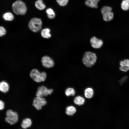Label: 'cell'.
<instances>
[{
	"instance_id": "6da1fadb",
	"label": "cell",
	"mask_w": 129,
	"mask_h": 129,
	"mask_svg": "<svg viewBox=\"0 0 129 129\" xmlns=\"http://www.w3.org/2000/svg\"><path fill=\"white\" fill-rule=\"evenodd\" d=\"M29 76L34 81L39 83L45 81L47 78V74L45 71L40 72L38 69L34 68L30 71Z\"/></svg>"
},
{
	"instance_id": "d4e9b609",
	"label": "cell",
	"mask_w": 129,
	"mask_h": 129,
	"mask_svg": "<svg viewBox=\"0 0 129 129\" xmlns=\"http://www.w3.org/2000/svg\"><path fill=\"white\" fill-rule=\"evenodd\" d=\"M120 66H129V59H125L123 61H121L120 62Z\"/></svg>"
},
{
	"instance_id": "4316f807",
	"label": "cell",
	"mask_w": 129,
	"mask_h": 129,
	"mask_svg": "<svg viewBox=\"0 0 129 129\" xmlns=\"http://www.w3.org/2000/svg\"><path fill=\"white\" fill-rule=\"evenodd\" d=\"M6 33L5 29L3 26H0V37H1L5 35Z\"/></svg>"
},
{
	"instance_id": "30bf717a",
	"label": "cell",
	"mask_w": 129,
	"mask_h": 129,
	"mask_svg": "<svg viewBox=\"0 0 129 129\" xmlns=\"http://www.w3.org/2000/svg\"><path fill=\"white\" fill-rule=\"evenodd\" d=\"M10 85L8 83L5 81L0 82V91L3 93H6L9 91Z\"/></svg>"
},
{
	"instance_id": "44dd1931",
	"label": "cell",
	"mask_w": 129,
	"mask_h": 129,
	"mask_svg": "<svg viewBox=\"0 0 129 129\" xmlns=\"http://www.w3.org/2000/svg\"><path fill=\"white\" fill-rule=\"evenodd\" d=\"M48 17L49 19H52L55 16V14L53 10L51 8H48L46 11Z\"/></svg>"
},
{
	"instance_id": "9a60e30c",
	"label": "cell",
	"mask_w": 129,
	"mask_h": 129,
	"mask_svg": "<svg viewBox=\"0 0 129 129\" xmlns=\"http://www.w3.org/2000/svg\"><path fill=\"white\" fill-rule=\"evenodd\" d=\"M2 17L3 19L6 21H11L14 19V16L13 14L9 12L5 13L3 15Z\"/></svg>"
},
{
	"instance_id": "7c38bea8",
	"label": "cell",
	"mask_w": 129,
	"mask_h": 129,
	"mask_svg": "<svg viewBox=\"0 0 129 129\" xmlns=\"http://www.w3.org/2000/svg\"><path fill=\"white\" fill-rule=\"evenodd\" d=\"M100 0H86L85 4L87 6L93 8L98 7V4Z\"/></svg>"
},
{
	"instance_id": "484cf974",
	"label": "cell",
	"mask_w": 129,
	"mask_h": 129,
	"mask_svg": "<svg viewBox=\"0 0 129 129\" xmlns=\"http://www.w3.org/2000/svg\"><path fill=\"white\" fill-rule=\"evenodd\" d=\"M128 78V76H126L121 78L118 81L120 85H122L123 84L127 81Z\"/></svg>"
},
{
	"instance_id": "9c48e42d",
	"label": "cell",
	"mask_w": 129,
	"mask_h": 129,
	"mask_svg": "<svg viewBox=\"0 0 129 129\" xmlns=\"http://www.w3.org/2000/svg\"><path fill=\"white\" fill-rule=\"evenodd\" d=\"M90 42L92 47L96 49L100 48L103 44V41L102 40L97 38L95 36L91 38Z\"/></svg>"
},
{
	"instance_id": "ac0fdd59",
	"label": "cell",
	"mask_w": 129,
	"mask_h": 129,
	"mask_svg": "<svg viewBox=\"0 0 129 129\" xmlns=\"http://www.w3.org/2000/svg\"><path fill=\"white\" fill-rule=\"evenodd\" d=\"M76 111V109L74 107L69 106L66 108V113L68 115H72L75 113Z\"/></svg>"
},
{
	"instance_id": "cb8c5ba5",
	"label": "cell",
	"mask_w": 129,
	"mask_h": 129,
	"mask_svg": "<svg viewBox=\"0 0 129 129\" xmlns=\"http://www.w3.org/2000/svg\"><path fill=\"white\" fill-rule=\"evenodd\" d=\"M69 0H56V1L58 4L61 6H66Z\"/></svg>"
},
{
	"instance_id": "f1b7e54d",
	"label": "cell",
	"mask_w": 129,
	"mask_h": 129,
	"mask_svg": "<svg viewBox=\"0 0 129 129\" xmlns=\"http://www.w3.org/2000/svg\"><path fill=\"white\" fill-rule=\"evenodd\" d=\"M5 107V104L4 102L0 99V111L4 110Z\"/></svg>"
},
{
	"instance_id": "3957f363",
	"label": "cell",
	"mask_w": 129,
	"mask_h": 129,
	"mask_svg": "<svg viewBox=\"0 0 129 129\" xmlns=\"http://www.w3.org/2000/svg\"><path fill=\"white\" fill-rule=\"evenodd\" d=\"M5 114V122L8 124L13 125L18 122L19 115L17 112L9 109L6 111Z\"/></svg>"
},
{
	"instance_id": "ffe728a7",
	"label": "cell",
	"mask_w": 129,
	"mask_h": 129,
	"mask_svg": "<svg viewBox=\"0 0 129 129\" xmlns=\"http://www.w3.org/2000/svg\"><path fill=\"white\" fill-rule=\"evenodd\" d=\"M122 9L124 11H127L129 9V0H123L121 3Z\"/></svg>"
},
{
	"instance_id": "ba28073f",
	"label": "cell",
	"mask_w": 129,
	"mask_h": 129,
	"mask_svg": "<svg viewBox=\"0 0 129 129\" xmlns=\"http://www.w3.org/2000/svg\"><path fill=\"white\" fill-rule=\"evenodd\" d=\"M41 62L42 65L44 67L49 68L53 67L55 64L53 59L47 55L43 56L41 59Z\"/></svg>"
},
{
	"instance_id": "603a6c76",
	"label": "cell",
	"mask_w": 129,
	"mask_h": 129,
	"mask_svg": "<svg viewBox=\"0 0 129 129\" xmlns=\"http://www.w3.org/2000/svg\"><path fill=\"white\" fill-rule=\"evenodd\" d=\"M112 8L110 7L105 6L102 8L101 10V12L102 14L108 12L112 11Z\"/></svg>"
},
{
	"instance_id": "4fadbf2b",
	"label": "cell",
	"mask_w": 129,
	"mask_h": 129,
	"mask_svg": "<svg viewBox=\"0 0 129 129\" xmlns=\"http://www.w3.org/2000/svg\"><path fill=\"white\" fill-rule=\"evenodd\" d=\"M50 29L48 28H44L41 31V34L42 36L45 38H49L51 37V34L50 33Z\"/></svg>"
},
{
	"instance_id": "8992f818",
	"label": "cell",
	"mask_w": 129,
	"mask_h": 129,
	"mask_svg": "<svg viewBox=\"0 0 129 129\" xmlns=\"http://www.w3.org/2000/svg\"><path fill=\"white\" fill-rule=\"evenodd\" d=\"M54 91L53 89L51 88H48L43 85L39 86L36 93V96L44 97L49 95H51Z\"/></svg>"
},
{
	"instance_id": "83f0119b",
	"label": "cell",
	"mask_w": 129,
	"mask_h": 129,
	"mask_svg": "<svg viewBox=\"0 0 129 129\" xmlns=\"http://www.w3.org/2000/svg\"><path fill=\"white\" fill-rule=\"evenodd\" d=\"M119 68L120 70L122 71L127 72L129 70V66H120Z\"/></svg>"
},
{
	"instance_id": "8fae6325",
	"label": "cell",
	"mask_w": 129,
	"mask_h": 129,
	"mask_svg": "<svg viewBox=\"0 0 129 129\" xmlns=\"http://www.w3.org/2000/svg\"><path fill=\"white\" fill-rule=\"evenodd\" d=\"M32 121L31 119L29 118H26L23 119L21 123V127L24 129H26L31 127Z\"/></svg>"
},
{
	"instance_id": "5bb4252c",
	"label": "cell",
	"mask_w": 129,
	"mask_h": 129,
	"mask_svg": "<svg viewBox=\"0 0 129 129\" xmlns=\"http://www.w3.org/2000/svg\"><path fill=\"white\" fill-rule=\"evenodd\" d=\"M102 15L103 20L107 22L111 21L113 19L114 17L113 13L112 11L106 13Z\"/></svg>"
},
{
	"instance_id": "d6986e66",
	"label": "cell",
	"mask_w": 129,
	"mask_h": 129,
	"mask_svg": "<svg viewBox=\"0 0 129 129\" xmlns=\"http://www.w3.org/2000/svg\"><path fill=\"white\" fill-rule=\"evenodd\" d=\"M36 7L40 10H42L46 7L45 4L43 3L42 0H38L37 1L35 4Z\"/></svg>"
},
{
	"instance_id": "52a82bcc",
	"label": "cell",
	"mask_w": 129,
	"mask_h": 129,
	"mask_svg": "<svg viewBox=\"0 0 129 129\" xmlns=\"http://www.w3.org/2000/svg\"><path fill=\"white\" fill-rule=\"evenodd\" d=\"M47 103V101L44 97L36 96L33 99L32 105L37 110H39Z\"/></svg>"
},
{
	"instance_id": "277c9868",
	"label": "cell",
	"mask_w": 129,
	"mask_h": 129,
	"mask_svg": "<svg viewBox=\"0 0 129 129\" xmlns=\"http://www.w3.org/2000/svg\"><path fill=\"white\" fill-rule=\"evenodd\" d=\"M12 7L13 12L17 15H24L27 11L25 4L20 0H17L13 2Z\"/></svg>"
},
{
	"instance_id": "7402d4cb",
	"label": "cell",
	"mask_w": 129,
	"mask_h": 129,
	"mask_svg": "<svg viewBox=\"0 0 129 129\" xmlns=\"http://www.w3.org/2000/svg\"><path fill=\"white\" fill-rule=\"evenodd\" d=\"M65 94L66 96H73L75 94V92L73 88H69L65 90Z\"/></svg>"
},
{
	"instance_id": "e0dca14e",
	"label": "cell",
	"mask_w": 129,
	"mask_h": 129,
	"mask_svg": "<svg viewBox=\"0 0 129 129\" xmlns=\"http://www.w3.org/2000/svg\"><path fill=\"white\" fill-rule=\"evenodd\" d=\"M74 101L75 104L80 106L84 104L85 102V99L83 97L79 96L75 98Z\"/></svg>"
},
{
	"instance_id": "7a4b0ae2",
	"label": "cell",
	"mask_w": 129,
	"mask_h": 129,
	"mask_svg": "<svg viewBox=\"0 0 129 129\" xmlns=\"http://www.w3.org/2000/svg\"><path fill=\"white\" fill-rule=\"evenodd\" d=\"M97 59V56L95 53L87 51L84 53L82 58V61L85 66L90 67L95 64Z\"/></svg>"
},
{
	"instance_id": "2e32d148",
	"label": "cell",
	"mask_w": 129,
	"mask_h": 129,
	"mask_svg": "<svg viewBox=\"0 0 129 129\" xmlns=\"http://www.w3.org/2000/svg\"><path fill=\"white\" fill-rule=\"evenodd\" d=\"M94 91L93 89L91 88L86 89L84 91V95L85 97L87 98H91L93 96Z\"/></svg>"
},
{
	"instance_id": "5b68a950",
	"label": "cell",
	"mask_w": 129,
	"mask_h": 129,
	"mask_svg": "<svg viewBox=\"0 0 129 129\" xmlns=\"http://www.w3.org/2000/svg\"><path fill=\"white\" fill-rule=\"evenodd\" d=\"M42 22L41 19L34 17L32 19L28 24V27L32 31L37 32L39 31L41 28Z\"/></svg>"
}]
</instances>
